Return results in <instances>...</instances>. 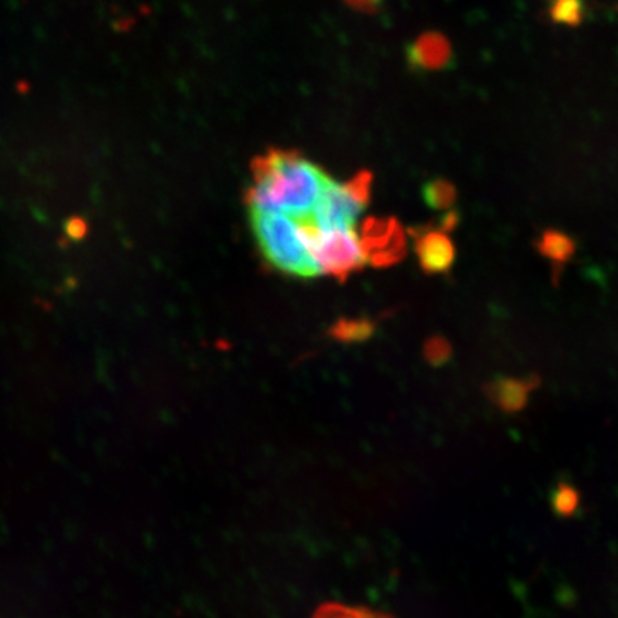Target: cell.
<instances>
[{
    "label": "cell",
    "mask_w": 618,
    "mask_h": 618,
    "mask_svg": "<svg viewBox=\"0 0 618 618\" xmlns=\"http://www.w3.org/2000/svg\"><path fill=\"white\" fill-rule=\"evenodd\" d=\"M313 618H394L387 613L378 612L368 606L344 605V603H325L316 610Z\"/></svg>",
    "instance_id": "obj_11"
},
{
    "label": "cell",
    "mask_w": 618,
    "mask_h": 618,
    "mask_svg": "<svg viewBox=\"0 0 618 618\" xmlns=\"http://www.w3.org/2000/svg\"><path fill=\"white\" fill-rule=\"evenodd\" d=\"M552 505L555 512L560 515H572L579 505L577 491L569 485H560L553 491Z\"/></svg>",
    "instance_id": "obj_14"
},
{
    "label": "cell",
    "mask_w": 618,
    "mask_h": 618,
    "mask_svg": "<svg viewBox=\"0 0 618 618\" xmlns=\"http://www.w3.org/2000/svg\"><path fill=\"white\" fill-rule=\"evenodd\" d=\"M366 261L375 267H387L406 255V234L397 220H368L359 236Z\"/></svg>",
    "instance_id": "obj_5"
},
{
    "label": "cell",
    "mask_w": 618,
    "mask_h": 618,
    "mask_svg": "<svg viewBox=\"0 0 618 618\" xmlns=\"http://www.w3.org/2000/svg\"><path fill=\"white\" fill-rule=\"evenodd\" d=\"M541 255L552 263H565L570 256L574 255V243L567 234L558 231H548L540 237L538 243Z\"/></svg>",
    "instance_id": "obj_9"
},
{
    "label": "cell",
    "mask_w": 618,
    "mask_h": 618,
    "mask_svg": "<svg viewBox=\"0 0 618 618\" xmlns=\"http://www.w3.org/2000/svg\"><path fill=\"white\" fill-rule=\"evenodd\" d=\"M450 354H452V349H450V344L447 340L435 337V339H430L426 342L425 356L431 364L440 366V364L447 363Z\"/></svg>",
    "instance_id": "obj_15"
},
{
    "label": "cell",
    "mask_w": 618,
    "mask_h": 618,
    "mask_svg": "<svg viewBox=\"0 0 618 618\" xmlns=\"http://www.w3.org/2000/svg\"><path fill=\"white\" fill-rule=\"evenodd\" d=\"M375 330V325L368 318H356V320H339L332 327V335L340 342H363L370 339Z\"/></svg>",
    "instance_id": "obj_12"
},
{
    "label": "cell",
    "mask_w": 618,
    "mask_h": 618,
    "mask_svg": "<svg viewBox=\"0 0 618 618\" xmlns=\"http://www.w3.org/2000/svg\"><path fill=\"white\" fill-rule=\"evenodd\" d=\"M304 231L320 272L344 280L366 263L361 239L352 227L318 229L304 224Z\"/></svg>",
    "instance_id": "obj_3"
},
{
    "label": "cell",
    "mask_w": 618,
    "mask_h": 618,
    "mask_svg": "<svg viewBox=\"0 0 618 618\" xmlns=\"http://www.w3.org/2000/svg\"><path fill=\"white\" fill-rule=\"evenodd\" d=\"M255 182L249 189L251 210L311 217L330 177L296 153L272 152L256 160Z\"/></svg>",
    "instance_id": "obj_1"
},
{
    "label": "cell",
    "mask_w": 618,
    "mask_h": 618,
    "mask_svg": "<svg viewBox=\"0 0 618 618\" xmlns=\"http://www.w3.org/2000/svg\"><path fill=\"white\" fill-rule=\"evenodd\" d=\"M414 251L425 272L445 273L454 265V243L445 227H425L414 232Z\"/></svg>",
    "instance_id": "obj_6"
},
{
    "label": "cell",
    "mask_w": 618,
    "mask_h": 618,
    "mask_svg": "<svg viewBox=\"0 0 618 618\" xmlns=\"http://www.w3.org/2000/svg\"><path fill=\"white\" fill-rule=\"evenodd\" d=\"M251 227L265 260L280 272L296 277H316L320 268L309 251L304 224L284 213L251 210Z\"/></svg>",
    "instance_id": "obj_2"
},
{
    "label": "cell",
    "mask_w": 618,
    "mask_h": 618,
    "mask_svg": "<svg viewBox=\"0 0 618 618\" xmlns=\"http://www.w3.org/2000/svg\"><path fill=\"white\" fill-rule=\"evenodd\" d=\"M548 13L557 25L576 28L582 25V21L586 18V2L584 0H550Z\"/></svg>",
    "instance_id": "obj_10"
},
{
    "label": "cell",
    "mask_w": 618,
    "mask_h": 618,
    "mask_svg": "<svg viewBox=\"0 0 618 618\" xmlns=\"http://www.w3.org/2000/svg\"><path fill=\"white\" fill-rule=\"evenodd\" d=\"M346 2L359 11H373L380 4V0H346Z\"/></svg>",
    "instance_id": "obj_16"
},
{
    "label": "cell",
    "mask_w": 618,
    "mask_h": 618,
    "mask_svg": "<svg viewBox=\"0 0 618 618\" xmlns=\"http://www.w3.org/2000/svg\"><path fill=\"white\" fill-rule=\"evenodd\" d=\"M371 177L359 174L346 182L328 179L315 210L311 213L318 229L354 227V222L370 203Z\"/></svg>",
    "instance_id": "obj_4"
},
{
    "label": "cell",
    "mask_w": 618,
    "mask_h": 618,
    "mask_svg": "<svg viewBox=\"0 0 618 618\" xmlns=\"http://www.w3.org/2000/svg\"><path fill=\"white\" fill-rule=\"evenodd\" d=\"M450 59V45L437 33H428L411 47V61L418 67L438 69Z\"/></svg>",
    "instance_id": "obj_8"
},
{
    "label": "cell",
    "mask_w": 618,
    "mask_h": 618,
    "mask_svg": "<svg viewBox=\"0 0 618 618\" xmlns=\"http://www.w3.org/2000/svg\"><path fill=\"white\" fill-rule=\"evenodd\" d=\"M425 201L431 208L443 210L454 205L455 189L450 182L433 181L425 188Z\"/></svg>",
    "instance_id": "obj_13"
},
{
    "label": "cell",
    "mask_w": 618,
    "mask_h": 618,
    "mask_svg": "<svg viewBox=\"0 0 618 618\" xmlns=\"http://www.w3.org/2000/svg\"><path fill=\"white\" fill-rule=\"evenodd\" d=\"M533 385L521 378H498L488 387V395L503 411L517 412L528 404Z\"/></svg>",
    "instance_id": "obj_7"
}]
</instances>
